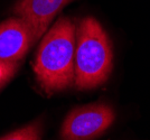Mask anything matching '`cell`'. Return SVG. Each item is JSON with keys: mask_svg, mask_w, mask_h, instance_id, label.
Here are the masks:
<instances>
[{"mask_svg": "<svg viewBox=\"0 0 150 140\" xmlns=\"http://www.w3.org/2000/svg\"><path fill=\"white\" fill-rule=\"evenodd\" d=\"M42 138V127L39 122L28 124L18 130L11 131L9 134L0 137L4 140H37Z\"/></svg>", "mask_w": 150, "mask_h": 140, "instance_id": "obj_6", "label": "cell"}, {"mask_svg": "<svg viewBox=\"0 0 150 140\" xmlns=\"http://www.w3.org/2000/svg\"><path fill=\"white\" fill-rule=\"evenodd\" d=\"M112 69L109 35L95 18H83L76 27L74 86L81 91L96 89L108 81Z\"/></svg>", "mask_w": 150, "mask_h": 140, "instance_id": "obj_2", "label": "cell"}, {"mask_svg": "<svg viewBox=\"0 0 150 140\" xmlns=\"http://www.w3.org/2000/svg\"><path fill=\"white\" fill-rule=\"evenodd\" d=\"M75 43L76 25L67 17L58 18L44 34L33 69L38 85L47 95L74 85Z\"/></svg>", "mask_w": 150, "mask_h": 140, "instance_id": "obj_1", "label": "cell"}, {"mask_svg": "<svg viewBox=\"0 0 150 140\" xmlns=\"http://www.w3.org/2000/svg\"><path fill=\"white\" fill-rule=\"evenodd\" d=\"M30 28L19 17L0 24V59L19 62L34 45Z\"/></svg>", "mask_w": 150, "mask_h": 140, "instance_id": "obj_5", "label": "cell"}, {"mask_svg": "<svg viewBox=\"0 0 150 140\" xmlns=\"http://www.w3.org/2000/svg\"><path fill=\"white\" fill-rule=\"evenodd\" d=\"M73 0H19L13 13L30 28L34 40L44 36L52 20Z\"/></svg>", "mask_w": 150, "mask_h": 140, "instance_id": "obj_4", "label": "cell"}, {"mask_svg": "<svg viewBox=\"0 0 150 140\" xmlns=\"http://www.w3.org/2000/svg\"><path fill=\"white\" fill-rule=\"evenodd\" d=\"M18 62L0 59V89L6 84L18 70Z\"/></svg>", "mask_w": 150, "mask_h": 140, "instance_id": "obj_7", "label": "cell"}, {"mask_svg": "<svg viewBox=\"0 0 150 140\" xmlns=\"http://www.w3.org/2000/svg\"><path fill=\"white\" fill-rule=\"evenodd\" d=\"M114 119L113 109L105 103H93L75 108L63 122L61 138L69 140L95 139L111 127Z\"/></svg>", "mask_w": 150, "mask_h": 140, "instance_id": "obj_3", "label": "cell"}]
</instances>
